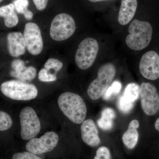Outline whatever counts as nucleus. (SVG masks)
Segmentation results:
<instances>
[{
  "label": "nucleus",
  "mask_w": 159,
  "mask_h": 159,
  "mask_svg": "<svg viewBox=\"0 0 159 159\" xmlns=\"http://www.w3.org/2000/svg\"><path fill=\"white\" fill-rule=\"evenodd\" d=\"M125 43L129 48L134 51H141L150 43L153 35V28L147 21L134 20L129 27Z\"/></svg>",
  "instance_id": "nucleus-2"
},
{
  "label": "nucleus",
  "mask_w": 159,
  "mask_h": 159,
  "mask_svg": "<svg viewBox=\"0 0 159 159\" xmlns=\"http://www.w3.org/2000/svg\"><path fill=\"white\" fill-rule=\"evenodd\" d=\"M76 24L73 18L66 13H60L54 18L51 24L50 36L57 41L69 39L75 32Z\"/></svg>",
  "instance_id": "nucleus-6"
},
{
  "label": "nucleus",
  "mask_w": 159,
  "mask_h": 159,
  "mask_svg": "<svg viewBox=\"0 0 159 159\" xmlns=\"http://www.w3.org/2000/svg\"><path fill=\"white\" fill-rule=\"evenodd\" d=\"M13 122L9 114L0 111V131L8 130L12 126Z\"/></svg>",
  "instance_id": "nucleus-22"
},
{
  "label": "nucleus",
  "mask_w": 159,
  "mask_h": 159,
  "mask_svg": "<svg viewBox=\"0 0 159 159\" xmlns=\"http://www.w3.org/2000/svg\"><path fill=\"white\" fill-rule=\"evenodd\" d=\"M94 159H111L109 149L105 146L100 147L97 149Z\"/></svg>",
  "instance_id": "nucleus-26"
},
{
  "label": "nucleus",
  "mask_w": 159,
  "mask_h": 159,
  "mask_svg": "<svg viewBox=\"0 0 159 159\" xmlns=\"http://www.w3.org/2000/svg\"><path fill=\"white\" fill-rule=\"evenodd\" d=\"M116 116V115L114 110L107 107L102 110L101 117L97 121V124L102 130H110L113 127V121Z\"/></svg>",
  "instance_id": "nucleus-17"
},
{
  "label": "nucleus",
  "mask_w": 159,
  "mask_h": 159,
  "mask_svg": "<svg viewBox=\"0 0 159 159\" xmlns=\"http://www.w3.org/2000/svg\"><path fill=\"white\" fill-rule=\"evenodd\" d=\"M140 97L142 110L145 115L154 116L159 111V95L157 89L149 82L140 86Z\"/></svg>",
  "instance_id": "nucleus-8"
},
{
  "label": "nucleus",
  "mask_w": 159,
  "mask_h": 159,
  "mask_svg": "<svg viewBox=\"0 0 159 159\" xmlns=\"http://www.w3.org/2000/svg\"><path fill=\"white\" fill-rule=\"evenodd\" d=\"M99 46L97 40L87 38L80 43L75 54L76 65L82 70H87L92 66L97 58Z\"/></svg>",
  "instance_id": "nucleus-5"
},
{
  "label": "nucleus",
  "mask_w": 159,
  "mask_h": 159,
  "mask_svg": "<svg viewBox=\"0 0 159 159\" xmlns=\"http://www.w3.org/2000/svg\"><path fill=\"white\" fill-rule=\"evenodd\" d=\"M139 70L142 76L149 80L159 78V54L151 50L142 55L139 62Z\"/></svg>",
  "instance_id": "nucleus-10"
},
{
  "label": "nucleus",
  "mask_w": 159,
  "mask_h": 159,
  "mask_svg": "<svg viewBox=\"0 0 159 159\" xmlns=\"http://www.w3.org/2000/svg\"><path fill=\"white\" fill-rule=\"evenodd\" d=\"M92 2H102V1H109V0H88Z\"/></svg>",
  "instance_id": "nucleus-31"
},
{
  "label": "nucleus",
  "mask_w": 159,
  "mask_h": 159,
  "mask_svg": "<svg viewBox=\"0 0 159 159\" xmlns=\"http://www.w3.org/2000/svg\"><path fill=\"white\" fill-rule=\"evenodd\" d=\"M57 102L63 113L72 122L79 124L85 120L87 113L86 106L79 95L66 92L59 96Z\"/></svg>",
  "instance_id": "nucleus-1"
},
{
  "label": "nucleus",
  "mask_w": 159,
  "mask_h": 159,
  "mask_svg": "<svg viewBox=\"0 0 159 159\" xmlns=\"http://www.w3.org/2000/svg\"><path fill=\"white\" fill-rule=\"evenodd\" d=\"M12 159H42L34 154L29 152L14 153Z\"/></svg>",
  "instance_id": "nucleus-27"
},
{
  "label": "nucleus",
  "mask_w": 159,
  "mask_h": 159,
  "mask_svg": "<svg viewBox=\"0 0 159 159\" xmlns=\"http://www.w3.org/2000/svg\"><path fill=\"white\" fill-rule=\"evenodd\" d=\"M139 127V121L136 119H134L131 121L128 129L122 135V142L128 149H133L138 143L139 133L137 129Z\"/></svg>",
  "instance_id": "nucleus-15"
},
{
  "label": "nucleus",
  "mask_w": 159,
  "mask_h": 159,
  "mask_svg": "<svg viewBox=\"0 0 159 159\" xmlns=\"http://www.w3.org/2000/svg\"><path fill=\"white\" fill-rule=\"evenodd\" d=\"M134 102H129L123 97V96L119 97L118 102V108L119 110L124 113L127 114L133 109Z\"/></svg>",
  "instance_id": "nucleus-23"
},
{
  "label": "nucleus",
  "mask_w": 159,
  "mask_h": 159,
  "mask_svg": "<svg viewBox=\"0 0 159 159\" xmlns=\"http://www.w3.org/2000/svg\"><path fill=\"white\" fill-rule=\"evenodd\" d=\"M122 87L121 82L118 80H116L112 83L102 96V99L106 101L109 100L119 93Z\"/></svg>",
  "instance_id": "nucleus-21"
},
{
  "label": "nucleus",
  "mask_w": 159,
  "mask_h": 159,
  "mask_svg": "<svg viewBox=\"0 0 159 159\" xmlns=\"http://www.w3.org/2000/svg\"><path fill=\"white\" fill-rule=\"evenodd\" d=\"M63 63L61 61L55 58H50L46 61L44 64L45 68L48 70L53 69L56 72H58L62 69Z\"/></svg>",
  "instance_id": "nucleus-25"
},
{
  "label": "nucleus",
  "mask_w": 159,
  "mask_h": 159,
  "mask_svg": "<svg viewBox=\"0 0 159 159\" xmlns=\"http://www.w3.org/2000/svg\"><path fill=\"white\" fill-rule=\"evenodd\" d=\"M155 128L159 132V118L157 119L155 123Z\"/></svg>",
  "instance_id": "nucleus-30"
},
{
  "label": "nucleus",
  "mask_w": 159,
  "mask_h": 159,
  "mask_svg": "<svg viewBox=\"0 0 159 159\" xmlns=\"http://www.w3.org/2000/svg\"><path fill=\"white\" fill-rule=\"evenodd\" d=\"M59 137L54 132H48L40 138L30 139L26 145V149L34 154L49 152L57 146Z\"/></svg>",
  "instance_id": "nucleus-9"
},
{
  "label": "nucleus",
  "mask_w": 159,
  "mask_h": 159,
  "mask_svg": "<svg viewBox=\"0 0 159 159\" xmlns=\"http://www.w3.org/2000/svg\"><path fill=\"white\" fill-rule=\"evenodd\" d=\"M11 66L15 71L21 72L25 70L27 67L25 65V62L20 59H16L11 63Z\"/></svg>",
  "instance_id": "nucleus-28"
},
{
  "label": "nucleus",
  "mask_w": 159,
  "mask_h": 159,
  "mask_svg": "<svg viewBox=\"0 0 159 159\" xmlns=\"http://www.w3.org/2000/svg\"><path fill=\"white\" fill-rule=\"evenodd\" d=\"M15 9L13 3L0 7V17L4 18L5 25L8 28L15 27L18 23V17Z\"/></svg>",
  "instance_id": "nucleus-16"
},
{
  "label": "nucleus",
  "mask_w": 159,
  "mask_h": 159,
  "mask_svg": "<svg viewBox=\"0 0 159 159\" xmlns=\"http://www.w3.org/2000/svg\"><path fill=\"white\" fill-rule=\"evenodd\" d=\"M15 9L20 14L24 15L28 20H31L33 16L32 11L28 9L29 5V0H15L13 3Z\"/></svg>",
  "instance_id": "nucleus-20"
},
{
  "label": "nucleus",
  "mask_w": 159,
  "mask_h": 159,
  "mask_svg": "<svg viewBox=\"0 0 159 159\" xmlns=\"http://www.w3.org/2000/svg\"><path fill=\"white\" fill-rule=\"evenodd\" d=\"M116 73V66L112 63H107L100 67L96 79L91 83L88 89V95L93 100H97L102 97Z\"/></svg>",
  "instance_id": "nucleus-3"
},
{
  "label": "nucleus",
  "mask_w": 159,
  "mask_h": 159,
  "mask_svg": "<svg viewBox=\"0 0 159 159\" xmlns=\"http://www.w3.org/2000/svg\"><path fill=\"white\" fill-rule=\"evenodd\" d=\"M36 9L39 11H43L46 9L48 0H33Z\"/></svg>",
  "instance_id": "nucleus-29"
},
{
  "label": "nucleus",
  "mask_w": 159,
  "mask_h": 159,
  "mask_svg": "<svg viewBox=\"0 0 159 159\" xmlns=\"http://www.w3.org/2000/svg\"><path fill=\"white\" fill-rule=\"evenodd\" d=\"M20 135L23 140L33 139L41 130V123L37 114L33 108L27 107L20 114Z\"/></svg>",
  "instance_id": "nucleus-7"
},
{
  "label": "nucleus",
  "mask_w": 159,
  "mask_h": 159,
  "mask_svg": "<svg viewBox=\"0 0 159 159\" xmlns=\"http://www.w3.org/2000/svg\"><path fill=\"white\" fill-rule=\"evenodd\" d=\"M8 51L12 57H18L25 54L26 44L24 35L20 32H10L7 35Z\"/></svg>",
  "instance_id": "nucleus-13"
},
{
  "label": "nucleus",
  "mask_w": 159,
  "mask_h": 159,
  "mask_svg": "<svg viewBox=\"0 0 159 159\" xmlns=\"http://www.w3.org/2000/svg\"><path fill=\"white\" fill-rule=\"evenodd\" d=\"M80 130L83 141L89 146L95 147L101 143L98 129L93 120L91 119L84 120L82 122Z\"/></svg>",
  "instance_id": "nucleus-12"
},
{
  "label": "nucleus",
  "mask_w": 159,
  "mask_h": 159,
  "mask_svg": "<svg viewBox=\"0 0 159 159\" xmlns=\"http://www.w3.org/2000/svg\"><path fill=\"white\" fill-rule=\"evenodd\" d=\"M122 96L127 101L134 102L140 97V86L134 83L129 84Z\"/></svg>",
  "instance_id": "nucleus-18"
},
{
  "label": "nucleus",
  "mask_w": 159,
  "mask_h": 159,
  "mask_svg": "<svg viewBox=\"0 0 159 159\" xmlns=\"http://www.w3.org/2000/svg\"><path fill=\"white\" fill-rule=\"evenodd\" d=\"M38 78L42 82H53L57 80V77L55 74L49 73V70L45 68L40 70Z\"/></svg>",
  "instance_id": "nucleus-24"
},
{
  "label": "nucleus",
  "mask_w": 159,
  "mask_h": 159,
  "mask_svg": "<svg viewBox=\"0 0 159 159\" xmlns=\"http://www.w3.org/2000/svg\"><path fill=\"white\" fill-rule=\"evenodd\" d=\"M36 73L37 71L35 68L33 66H29L25 70L21 72L11 71L10 72V75L24 81L34 79L36 77Z\"/></svg>",
  "instance_id": "nucleus-19"
},
{
  "label": "nucleus",
  "mask_w": 159,
  "mask_h": 159,
  "mask_svg": "<svg viewBox=\"0 0 159 159\" xmlns=\"http://www.w3.org/2000/svg\"><path fill=\"white\" fill-rule=\"evenodd\" d=\"M1 92L5 96L16 100H30L37 97L38 91L34 84L21 80H11L3 83Z\"/></svg>",
  "instance_id": "nucleus-4"
},
{
  "label": "nucleus",
  "mask_w": 159,
  "mask_h": 159,
  "mask_svg": "<svg viewBox=\"0 0 159 159\" xmlns=\"http://www.w3.org/2000/svg\"><path fill=\"white\" fill-rule=\"evenodd\" d=\"M138 7L137 0H122L118 15V22L125 25L133 18Z\"/></svg>",
  "instance_id": "nucleus-14"
},
{
  "label": "nucleus",
  "mask_w": 159,
  "mask_h": 159,
  "mask_svg": "<svg viewBox=\"0 0 159 159\" xmlns=\"http://www.w3.org/2000/svg\"><path fill=\"white\" fill-rule=\"evenodd\" d=\"M3 1V0H0V3H1V2H2Z\"/></svg>",
  "instance_id": "nucleus-32"
},
{
  "label": "nucleus",
  "mask_w": 159,
  "mask_h": 159,
  "mask_svg": "<svg viewBox=\"0 0 159 159\" xmlns=\"http://www.w3.org/2000/svg\"><path fill=\"white\" fill-rule=\"evenodd\" d=\"M26 48L30 54L37 55L42 51L43 43L40 29L34 23H27L24 31Z\"/></svg>",
  "instance_id": "nucleus-11"
}]
</instances>
